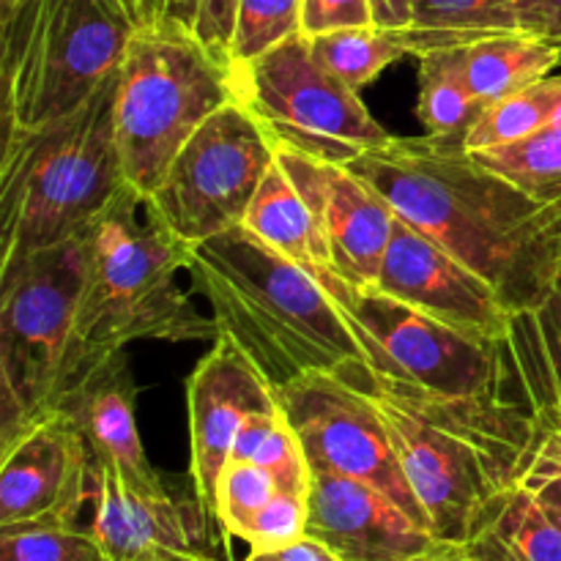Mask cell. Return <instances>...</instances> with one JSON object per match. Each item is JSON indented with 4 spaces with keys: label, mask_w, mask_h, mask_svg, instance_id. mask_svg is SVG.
I'll use <instances>...</instances> for the list:
<instances>
[{
    "label": "cell",
    "mask_w": 561,
    "mask_h": 561,
    "mask_svg": "<svg viewBox=\"0 0 561 561\" xmlns=\"http://www.w3.org/2000/svg\"><path fill=\"white\" fill-rule=\"evenodd\" d=\"M394 217L480 274L515 318L546 301L559 272L548 201L482 168L463 137H392L351 162Z\"/></svg>",
    "instance_id": "6da1fadb"
},
{
    "label": "cell",
    "mask_w": 561,
    "mask_h": 561,
    "mask_svg": "<svg viewBox=\"0 0 561 561\" xmlns=\"http://www.w3.org/2000/svg\"><path fill=\"white\" fill-rule=\"evenodd\" d=\"M340 370L381 414L433 537L463 542L482 504L515 485L535 416L502 392L438 394L365 359Z\"/></svg>",
    "instance_id": "7a4b0ae2"
},
{
    "label": "cell",
    "mask_w": 561,
    "mask_h": 561,
    "mask_svg": "<svg viewBox=\"0 0 561 561\" xmlns=\"http://www.w3.org/2000/svg\"><path fill=\"white\" fill-rule=\"evenodd\" d=\"M190 274L208 301L217 334L239 345L274 389L354 359L367 362L327 288L244 225L192 244Z\"/></svg>",
    "instance_id": "3957f363"
},
{
    "label": "cell",
    "mask_w": 561,
    "mask_h": 561,
    "mask_svg": "<svg viewBox=\"0 0 561 561\" xmlns=\"http://www.w3.org/2000/svg\"><path fill=\"white\" fill-rule=\"evenodd\" d=\"M115 93L118 75L66 118L3 135L0 268L80 239L131 190L115 131Z\"/></svg>",
    "instance_id": "277c9868"
},
{
    "label": "cell",
    "mask_w": 561,
    "mask_h": 561,
    "mask_svg": "<svg viewBox=\"0 0 561 561\" xmlns=\"http://www.w3.org/2000/svg\"><path fill=\"white\" fill-rule=\"evenodd\" d=\"M88 274L80 301L82 373L135 340L195 343L217 327L192 299L190 244L157 208L124 190L85 233Z\"/></svg>",
    "instance_id": "5b68a950"
},
{
    "label": "cell",
    "mask_w": 561,
    "mask_h": 561,
    "mask_svg": "<svg viewBox=\"0 0 561 561\" xmlns=\"http://www.w3.org/2000/svg\"><path fill=\"white\" fill-rule=\"evenodd\" d=\"M140 25L137 0H0L3 135L80 110L118 75Z\"/></svg>",
    "instance_id": "8992f818"
},
{
    "label": "cell",
    "mask_w": 561,
    "mask_h": 561,
    "mask_svg": "<svg viewBox=\"0 0 561 561\" xmlns=\"http://www.w3.org/2000/svg\"><path fill=\"white\" fill-rule=\"evenodd\" d=\"M85 236L0 268V453L55 414L82 376Z\"/></svg>",
    "instance_id": "52a82bcc"
},
{
    "label": "cell",
    "mask_w": 561,
    "mask_h": 561,
    "mask_svg": "<svg viewBox=\"0 0 561 561\" xmlns=\"http://www.w3.org/2000/svg\"><path fill=\"white\" fill-rule=\"evenodd\" d=\"M230 69L184 27L140 25L115 93L124 175L137 195H151L184 142L233 99Z\"/></svg>",
    "instance_id": "ba28073f"
},
{
    "label": "cell",
    "mask_w": 561,
    "mask_h": 561,
    "mask_svg": "<svg viewBox=\"0 0 561 561\" xmlns=\"http://www.w3.org/2000/svg\"><path fill=\"white\" fill-rule=\"evenodd\" d=\"M233 99L263 126L274 146L351 164L392 140L362 104L359 91L329 75L310 38L296 33L247 64H233Z\"/></svg>",
    "instance_id": "9c48e42d"
},
{
    "label": "cell",
    "mask_w": 561,
    "mask_h": 561,
    "mask_svg": "<svg viewBox=\"0 0 561 561\" xmlns=\"http://www.w3.org/2000/svg\"><path fill=\"white\" fill-rule=\"evenodd\" d=\"M274 162L272 137L230 99L184 142L146 201L184 244H201L244 225Z\"/></svg>",
    "instance_id": "30bf717a"
},
{
    "label": "cell",
    "mask_w": 561,
    "mask_h": 561,
    "mask_svg": "<svg viewBox=\"0 0 561 561\" xmlns=\"http://www.w3.org/2000/svg\"><path fill=\"white\" fill-rule=\"evenodd\" d=\"M277 398L305 447L310 469H327L367 482L392 499L422 529L431 531V520L405 480L381 414L343 376V370L296 378L288 387L277 389Z\"/></svg>",
    "instance_id": "8fae6325"
},
{
    "label": "cell",
    "mask_w": 561,
    "mask_h": 561,
    "mask_svg": "<svg viewBox=\"0 0 561 561\" xmlns=\"http://www.w3.org/2000/svg\"><path fill=\"white\" fill-rule=\"evenodd\" d=\"M367 365L400 373L438 394L499 392V348L477 340L376 285L351 288L343 305Z\"/></svg>",
    "instance_id": "7c38bea8"
},
{
    "label": "cell",
    "mask_w": 561,
    "mask_h": 561,
    "mask_svg": "<svg viewBox=\"0 0 561 561\" xmlns=\"http://www.w3.org/2000/svg\"><path fill=\"white\" fill-rule=\"evenodd\" d=\"M373 285L496 348L513 323L507 301L488 279L400 217H394L392 236Z\"/></svg>",
    "instance_id": "4fadbf2b"
},
{
    "label": "cell",
    "mask_w": 561,
    "mask_h": 561,
    "mask_svg": "<svg viewBox=\"0 0 561 561\" xmlns=\"http://www.w3.org/2000/svg\"><path fill=\"white\" fill-rule=\"evenodd\" d=\"M93 499V453L66 411L44 416L0 453V526L77 524Z\"/></svg>",
    "instance_id": "5bb4252c"
},
{
    "label": "cell",
    "mask_w": 561,
    "mask_h": 561,
    "mask_svg": "<svg viewBox=\"0 0 561 561\" xmlns=\"http://www.w3.org/2000/svg\"><path fill=\"white\" fill-rule=\"evenodd\" d=\"M274 409H279L277 389L239 345L217 334L214 348L197 362L186 383L190 474L195 504H201L206 518H214L217 482L230 460L236 433L252 411Z\"/></svg>",
    "instance_id": "9a60e30c"
},
{
    "label": "cell",
    "mask_w": 561,
    "mask_h": 561,
    "mask_svg": "<svg viewBox=\"0 0 561 561\" xmlns=\"http://www.w3.org/2000/svg\"><path fill=\"white\" fill-rule=\"evenodd\" d=\"M277 162L310 208L345 283L351 288L376 283L394 228L387 201L351 164L327 162L283 146H277Z\"/></svg>",
    "instance_id": "2e32d148"
},
{
    "label": "cell",
    "mask_w": 561,
    "mask_h": 561,
    "mask_svg": "<svg viewBox=\"0 0 561 561\" xmlns=\"http://www.w3.org/2000/svg\"><path fill=\"white\" fill-rule=\"evenodd\" d=\"M307 537L340 561H405L436 540L381 491L327 469H312Z\"/></svg>",
    "instance_id": "e0dca14e"
},
{
    "label": "cell",
    "mask_w": 561,
    "mask_h": 561,
    "mask_svg": "<svg viewBox=\"0 0 561 561\" xmlns=\"http://www.w3.org/2000/svg\"><path fill=\"white\" fill-rule=\"evenodd\" d=\"M135 376L124 351L99 359L77 378L58 411H66L85 436L93 460L107 463L142 493H164L162 480L148 463L135 411Z\"/></svg>",
    "instance_id": "ac0fdd59"
},
{
    "label": "cell",
    "mask_w": 561,
    "mask_h": 561,
    "mask_svg": "<svg viewBox=\"0 0 561 561\" xmlns=\"http://www.w3.org/2000/svg\"><path fill=\"white\" fill-rule=\"evenodd\" d=\"M93 524L110 561H168L192 546L190 510L168 491L142 493L113 466L93 460Z\"/></svg>",
    "instance_id": "d6986e66"
},
{
    "label": "cell",
    "mask_w": 561,
    "mask_h": 561,
    "mask_svg": "<svg viewBox=\"0 0 561 561\" xmlns=\"http://www.w3.org/2000/svg\"><path fill=\"white\" fill-rule=\"evenodd\" d=\"M559 230V272L540 307L510 323L499 345V392L531 416L561 403V190L548 197Z\"/></svg>",
    "instance_id": "ffe728a7"
},
{
    "label": "cell",
    "mask_w": 561,
    "mask_h": 561,
    "mask_svg": "<svg viewBox=\"0 0 561 561\" xmlns=\"http://www.w3.org/2000/svg\"><path fill=\"white\" fill-rule=\"evenodd\" d=\"M244 228L252 236H257L263 244L272 247L274 252L312 274L343 310L351 296V285L334 266L327 239L318 230L310 208L301 201L299 190L288 179V173L279 168V162H274L263 179L261 190H257L255 201L244 217Z\"/></svg>",
    "instance_id": "44dd1931"
},
{
    "label": "cell",
    "mask_w": 561,
    "mask_h": 561,
    "mask_svg": "<svg viewBox=\"0 0 561 561\" xmlns=\"http://www.w3.org/2000/svg\"><path fill=\"white\" fill-rule=\"evenodd\" d=\"M463 546L471 561H561V520L515 482L482 504Z\"/></svg>",
    "instance_id": "7402d4cb"
},
{
    "label": "cell",
    "mask_w": 561,
    "mask_h": 561,
    "mask_svg": "<svg viewBox=\"0 0 561 561\" xmlns=\"http://www.w3.org/2000/svg\"><path fill=\"white\" fill-rule=\"evenodd\" d=\"M463 69L480 104L535 85L561 69V47L531 33H504L466 44Z\"/></svg>",
    "instance_id": "603a6c76"
},
{
    "label": "cell",
    "mask_w": 561,
    "mask_h": 561,
    "mask_svg": "<svg viewBox=\"0 0 561 561\" xmlns=\"http://www.w3.org/2000/svg\"><path fill=\"white\" fill-rule=\"evenodd\" d=\"M398 33L414 58L518 33L515 0H411V25Z\"/></svg>",
    "instance_id": "cb8c5ba5"
},
{
    "label": "cell",
    "mask_w": 561,
    "mask_h": 561,
    "mask_svg": "<svg viewBox=\"0 0 561 561\" xmlns=\"http://www.w3.org/2000/svg\"><path fill=\"white\" fill-rule=\"evenodd\" d=\"M420 113L427 135L463 137L480 113L463 69V47L433 49L420 55Z\"/></svg>",
    "instance_id": "d4e9b609"
},
{
    "label": "cell",
    "mask_w": 561,
    "mask_h": 561,
    "mask_svg": "<svg viewBox=\"0 0 561 561\" xmlns=\"http://www.w3.org/2000/svg\"><path fill=\"white\" fill-rule=\"evenodd\" d=\"M559 99L561 75H551L524 91L482 104L477 118L466 129L463 148L469 153L488 151V148L510 146V142L526 140V137L548 129Z\"/></svg>",
    "instance_id": "484cf974"
},
{
    "label": "cell",
    "mask_w": 561,
    "mask_h": 561,
    "mask_svg": "<svg viewBox=\"0 0 561 561\" xmlns=\"http://www.w3.org/2000/svg\"><path fill=\"white\" fill-rule=\"evenodd\" d=\"M310 49L318 64L354 91L370 85L387 66L409 55L398 31L378 25L345 27L310 38Z\"/></svg>",
    "instance_id": "4316f807"
},
{
    "label": "cell",
    "mask_w": 561,
    "mask_h": 561,
    "mask_svg": "<svg viewBox=\"0 0 561 561\" xmlns=\"http://www.w3.org/2000/svg\"><path fill=\"white\" fill-rule=\"evenodd\" d=\"M471 157L482 168L513 181L515 186L540 201H548L553 192L561 190V129H542L526 140L488 148Z\"/></svg>",
    "instance_id": "83f0119b"
},
{
    "label": "cell",
    "mask_w": 561,
    "mask_h": 561,
    "mask_svg": "<svg viewBox=\"0 0 561 561\" xmlns=\"http://www.w3.org/2000/svg\"><path fill=\"white\" fill-rule=\"evenodd\" d=\"M0 561H110L93 529L77 524L0 526Z\"/></svg>",
    "instance_id": "f1b7e54d"
},
{
    "label": "cell",
    "mask_w": 561,
    "mask_h": 561,
    "mask_svg": "<svg viewBox=\"0 0 561 561\" xmlns=\"http://www.w3.org/2000/svg\"><path fill=\"white\" fill-rule=\"evenodd\" d=\"M301 33V0H239L230 64H247Z\"/></svg>",
    "instance_id": "f546056e"
},
{
    "label": "cell",
    "mask_w": 561,
    "mask_h": 561,
    "mask_svg": "<svg viewBox=\"0 0 561 561\" xmlns=\"http://www.w3.org/2000/svg\"><path fill=\"white\" fill-rule=\"evenodd\" d=\"M515 482L535 493L537 502L561 520V403L535 414Z\"/></svg>",
    "instance_id": "4dcf8cb0"
},
{
    "label": "cell",
    "mask_w": 561,
    "mask_h": 561,
    "mask_svg": "<svg viewBox=\"0 0 561 561\" xmlns=\"http://www.w3.org/2000/svg\"><path fill=\"white\" fill-rule=\"evenodd\" d=\"M277 491V480L263 466L250 463V460H228L217 482L214 518L222 524L228 535L244 540L255 515L272 502Z\"/></svg>",
    "instance_id": "1f68e13d"
},
{
    "label": "cell",
    "mask_w": 561,
    "mask_h": 561,
    "mask_svg": "<svg viewBox=\"0 0 561 561\" xmlns=\"http://www.w3.org/2000/svg\"><path fill=\"white\" fill-rule=\"evenodd\" d=\"M301 537H307V496L277 491L272 502L255 515L244 542H250L252 551H277L299 542Z\"/></svg>",
    "instance_id": "d6a6232c"
},
{
    "label": "cell",
    "mask_w": 561,
    "mask_h": 561,
    "mask_svg": "<svg viewBox=\"0 0 561 561\" xmlns=\"http://www.w3.org/2000/svg\"><path fill=\"white\" fill-rule=\"evenodd\" d=\"M365 25H376L370 0H301V33L307 38Z\"/></svg>",
    "instance_id": "836d02e7"
},
{
    "label": "cell",
    "mask_w": 561,
    "mask_h": 561,
    "mask_svg": "<svg viewBox=\"0 0 561 561\" xmlns=\"http://www.w3.org/2000/svg\"><path fill=\"white\" fill-rule=\"evenodd\" d=\"M236 9L239 0H192V36L225 60H230Z\"/></svg>",
    "instance_id": "e575fe53"
},
{
    "label": "cell",
    "mask_w": 561,
    "mask_h": 561,
    "mask_svg": "<svg viewBox=\"0 0 561 561\" xmlns=\"http://www.w3.org/2000/svg\"><path fill=\"white\" fill-rule=\"evenodd\" d=\"M518 31L561 47V0H515Z\"/></svg>",
    "instance_id": "d590c367"
},
{
    "label": "cell",
    "mask_w": 561,
    "mask_h": 561,
    "mask_svg": "<svg viewBox=\"0 0 561 561\" xmlns=\"http://www.w3.org/2000/svg\"><path fill=\"white\" fill-rule=\"evenodd\" d=\"M142 25H179L192 33V0H137Z\"/></svg>",
    "instance_id": "8d00e7d4"
},
{
    "label": "cell",
    "mask_w": 561,
    "mask_h": 561,
    "mask_svg": "<svg viewBox=\"0 0 561 561\" xmlns=\"http://www.w3.org/2000/svg\"><path fill=\"white\" fill-rule=\"evenodd\" d=\"M247 561H340L323 542L301 537L299 542L277 548V551H252Z\"/></svg>",
    "instance_id": "74e56055"
},
{
    "label": "cell",
    "mask_w": 561,
    "mask_h": 561,
    "mask_svg": "<svg viewBox=\"0 0 561 561\" xmlns=\"http://www.w3.org/2000/svg\"><path fill=\"white\" fill-rule=\"evenodd\" d=\"M370 9L383 31H405L411 25V0H370Z\"/></svg>",
    "instance_id": "f35d334b"
},
{
    "label": "cell",
    "mask_w": 561,
    "mask_h": 561,
    "mask_svg": "<svg viewBox=\"0 0 561 561\" xmlns=\"http://www.w3.org/2000/svg\"><path fill=\"white\" fill-rule=\"evenodd\" d=\"M405 561H471L469 553H466L463 542L453 540H433L431 546L422 548L420 553H414Z\"/></svg>",
    "instance_id": "ab89813d"
},
{
    "label": "cell",
    "mask_w": 561,
    "mask_h": 561,
    "mask_svg": "<svg viewBox=\"0 0 561 561\" xmlns=\"http://www.w3.org/2000/svg\"><path fill=\"white\" fill-rule=\"evenodd\" d=\"M168 561H208V559L201 557V553H197V551H190V553H179V557H173V559H168Z\"/></svg>",
    "instance_id": "60d3db41"
},
{
    "label": "cell",
    "mask_w": 561,
    "mask_h": 561,
    "mask_svg": "<svg viewBox=\"0 0 561 561\" xmlns=\"http://www.w3.org/2000/svg\"><path fill=\"white\" fill-rule=\"evenodd\" d=\"M548 129H561V99H559L557 110H553V115H551V124H548Z\"/></svg>",
    "instance_id": "b9f144b4"
}]
</instances>
